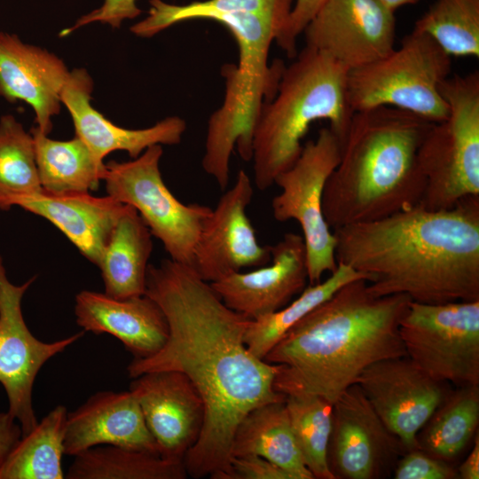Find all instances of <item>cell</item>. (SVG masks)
Returning a JSON list of instances; mask_svg holds the SVG:
<instances>
[{
	"instance_id": "ac0fdd59",
	"label": "cell",
	"mask_w": 479,
	"mask_h": 479,
	"mask_svg": "<svg viewBox=\"0 0 479 479\" xmlns=\"http://www.w3.org/2000/svg\"><path fill=\"white\" fill-rule=\"evenodd\" d=\"M269 263L232 273L210 283L224 303L251 320L277 311L299 294L308 282L302 236L287 232L271 246Z\"/></svg>"
},
{
	"instance_id": "603a6c76",
	"label": "cell",
	"mask_w": 479,
	"mask_h": 479,
	"mask_svg": "<svg viewBox=\"0 0 479 479\" xmlns=\"http://www.w3.org/2000/svg\"><path fill=\"white\" fill-rule=\"evenodd\" d=\"M14 206L51 222L87 260L98 266L127 204L110 195L97 197L90 192L56 194L43 191L16 200Z\"/></svg>"
},
{
	"instance_id": "d4e9b609",
	"label": "cell",
	"mask_w": 479,
	"mask_h": 479,
	"mask_svg": "<svg viewBox=\"0 0 479 479\" xmlns=\"http://www.w3.org/2000/svg\"><path fill=\"white\" fill-rule=\"evenodd\" d=\"M285 400L255 407L241 420L231 456L258 455L280 467L292 479H314L302 459Z\"/></svg>"
},
{
	"instance_id": "f35d334b",
	"label": "cell",
	"mask_w": 479,
	"mask_h": 479,
	"mask_svg": "<svg viewBox=\"0 0 479 479\" xmlns=\"http://www.w3.org/2000/svg\"><path fill=\"white\" fill-rule=\"evenodd\" d=\"M21 436L18 420L8 411L0 412V470Z\"/></svg>"
},
{
	"instance_id": "836d02e7",
	"label": "cell",
	"mask_w": 479,
	"mask_h": 479,
	"mask_svg": "<svg viewBox=\"0 0 479 479\" xmlns=\"http://www.w3.org/2000/svg\"><path fill=\"white\" fill-rule=\"evenodd\" d=\"M450 57H479V0H436L413 29Z\"/></svg>"
},
{
	"instance_id": "7c38bea8",
	"label": "cell",
	"mask_w": 479,
	"mask_h": 479,
	"mask_svg": "<svg viewBox=\"0 0 479 479\" xmlns=\"http://www.w3.org/2000/svg\"><path fill=\"white\" fill-rule=\"evenodd\" d=\"M35 276L21 285L12 283L0 255V384L8 399V412L18 420L22 436L38 423L33 407V388L43 365L81 339L80 331L51 342L37 339L28 329L22 298Z\"/></svg>"
},
{
	"instance_id": "4fadbf2b",
	"label": "cell",
	"mask_w": 479,
	"mask_h": 479,
	"mask_svg": "<svg viewBox=\"0 0 479 479\" xmlns=\"http://www.w3.org/2000/svg\"><path fill=\"white\" fill-rule=\"evenodd\" d=\"M407 451L357 383L333 404L327 463L334 479L392 477L397 461Z\"/></svg>"
},
{
	"instance_id": "83f0119b",
	"label": "cell",
	"mask_w": 479,
	"mask_h": 479,
	"mask_svg": "<svg viewBox=\"0 0 479 479\" xmlns=\"http://www.w3.org/2000/svg\"><path fill=\"white\" fill-rule=\"evenodd\" d=\"M184 462L161 455L116 445L102 444L76 456L67 479H185Z\"/></svg>"
},
{
	"instance_id": "4316f807",
	"label": "cell",
	"mask_w": 479,
	"mask_h": 479,
	"mask_svg": "<svg viewBox=\"0 0 479 479\" xmlns=\"http://www.w3.org/2000/svg\"><path fill=\"white\" fill-rule=\"evenodd\" d=\"M479 385L452 389L417 435L418 448L453 463L478 432Z\"/></svg>"
},
{
	"instance_id": "ab89813d",
	"label": "cell",
	"mask_w": 479,
	"mask_h": 479,
	"mask_svg": "<svg viewBox=\"0 0 479 479\" xmlns=\"http://www.w3.org/2000/svg\"><path fill=\"white\" fill-rule=\"evenodd\" d=\"M459 479L479 478V434L473 439V446L465 459L457 467Z\"/></svg>"
},
{
	"instance_id": "277c9868",
	"label": "cell",
	"mask_w": 479,
	"mask_h": 479,
	"mask_svg": "<svg viewBox=\"0 0 479 479\" xmlns=\"http://www.w3.org/2000/svg\"><path fill=\"white\" fill-rule=\"evenodd\" d=\"M432 123L392 106L354 112L323 192V214L332 231L420 203L426 182L417 153Z\"/></svg>"
},
{
	"instance_id": "e575fe53",
	"label": "cell",
	"mask_w": 479,
	"mask_h": 479,
	"mask_svg": "<svg viewBox=\"0 0 479 479\" xmlns=\"http://www.w3.org/2000/svg\"><path fill=\"white\" fill-rule=\"evenodd\" d=\"M394 479H459L453 463L434 457L420 448L408 450L397 461Z\"/></svg>"
},
{
	"instance_id": "ffe728a7",
	"label": "cell",
	"mask_w": 479,
	"mask_h": 479,
	"mask_svg": "<svg viewBox=\"0 0 479 479\" xmlns=\"http://www.w3.org/2000/svg\"><path fill=\"white\" fill-rule=\"evenodd\" d=\"M70 71L55 54L0 32V97L28 104L37 128L48 135L51 117L60 111L61 94Z\"/></svg>"
},
{
	"instance_id": "cb8c5ba5",
	"label": "cell",
	"mask_w": 479,
	"mask_h": 479,
	"mask_svg": "<svg viewBox=\"0 0 479 479\" xmlns=\"http://www.w3.org/2000/svg\"><path fill=\"white\" fill-rule=\"evenodd\" d=\"M153 234L137 211L127 205L115 224L98 267L105 292L119 299L145 294Z\"/></svg>"
},
{
	"instance_id": "d6986e66",
	"label": "cell",
	"mask_w": 479,
	"mask_h": 479,
	"mask_svg": "<svg viewBox=\"0 0 479 479\" xmlns=\"http://www.w3.org/2000/svg\"><path fill=\"white\" fill-rule=\"evenodd\" d=\"M93 81L84 68L70 71L61 94V103L67 108L75 130L100 163L114 151H125L135 159L154 145H177L186 129L178 116L167 117L154 125L139 130L118 126L106 119L90 104Z\"/></svg>"
},
{
	"instance_id": "e0dca14e",
	"label": "cell",
	"mask_w": 479,
	"mask_h": 479,
	"mask_svg": "<svg viewBox=\"0 0 479 479\" xmlns=\"http://www.w3.org/2000/svg\"><path fill=\"white\" fill-rule=\"evenodd\" d=\"M160 455L184 462L198 441L205 417L199 392L183 373L171 370L142 373L130 384Z\"/></svg>"
},
{
	"instance_id": "3957f363",
	"label": "cell",
	"mask_w": 479,
	"mask_h": 479,
	"mask_svg": "<svg viewBox=\"0 0 479 479\" xmlns=\"http://www.w3.org/2000/svg\"><path fill=\"white\" fill-rule=\"evenodd\" d=\"M411 301L405 294L375 296L364 279L345 284L264 357L279 365L275 389L285 396L317 395L334 404L373 363L406 356L399 323Z\"/></svg>"
},
{
	"instance_id": "52a82bcc",
	"label": "cell",
	"mask_w": 479,
	"mask_h": 479,
	"mask_svg": "<svg viewBox=\"0 0 479 479\" xmlns=\"http://www.w3.org/2000/svg\"><path fill=\"white\" fill-rule=\"evenodd\" d=\"M440 91L448 116L431 124L417 153L426 182L419 205L428 210L479 196V72L449 76Z\"/></svg>"
},
{
	"instance_id": "9a60e30c",
	"label": "cell",
	"mask_w": 479,
	"mask_h": 479,
	"mask_svg": "<svg viewBox=\"0 0 479 479\" xmlns=\"http://www.w3.org/2000/svg\"><path fill=\"white\" fill-rule=\"evenodd\" d=\"M302 33L306 46L327 54L349 71L395 48L396 19L378 0H326Z\"/></svg>"
},
{
	"instance_id": "60d3db41",
	"label": "cell",
	"mask_w": 479,
	"mask_h": 479,
	"mask_svg": "<svg viewBox=\"0 0 479 479\" xmlns=\"http://www.w3.org/2000/svg\"><path fill=\"white\" fill-rule=\"evenodd\" d=\"M381 4L386 6L388 9L395 12L397 8L407 5L413 4L419 2L420 0H378Z\"/></svg>"
},
{
	"instance_id": "d6a6232c",
	"label": "cell",
	"mask_w": 479,
	"mask_h": 479,
	"mask_svg": "<svg viewBox=\"0 0 479 479\" xmlns=\"http://www.w3.org/2000/svg\"><path fill=\"white\" fill-rule=\"evenodd\" d=\"M293 433L305 467L314 479H334L327 463L333 404L309 394L286 396Z\"/></svg>"
},
{
	"instance_id": "30bf717a",
	"label": "cell",
	"mask_w": 479,
	"mask_h": 479,
	"mask_svg": "<svg viewBox=\"0 0 479 479\" xmlns=\"http://www.w3.org/2000/svg\"><path fill=\"white\" fill-rule=\"evenodd\" d=\"M406 356L431 378L479 385V300L411 301L399 323Z\"/></svg>"
},
{
	"instance_id": "ba28073f",
	"label": "cell",
	"mask_w": 479,
	"mask_h": 479,
	"mask_svg": "<svg viewBox=\"0 0 479 479\" xmlns=\"http://www.w3.org/2000/svg\"><path fill=\"white\" fill-rule=\"evenodd\" d=\"M451 67V57L431 37L412 30L385 57L348 71L349 105L353 112L392 106L439 122L449 114L440 85Z\"/></svg>"
},
{
	"instance_id": "5b68a950",
	"label": "cell",
	"mask_w": 479,
	"mask_h": 479,
	"mask_svg": "<svg viewBox=\"0 0 479 479\" xmlns=\"http://www.w3.org/2000/svg\"><path fill=\"white\" fill-rule=\"evenodd\" d=\"M348 70L326 53L306 46L282 74L274 98L264 103L252 139L254 185L264 191L299 157L310 126L327 120L343 143L352 115Z\"/></svg>"
},
{
	"instance_id": "74e56055",
	"label": "cell",
	"mask_w": 479,
	"mask_h": 479,
	"mask_svg": "<svg viewBox=\"0 0 479 479\" xmlns=\"http://www.w3.org/2000/svg\"><path fill=\"white\" fill-rule=\"evenodd\" d=\"M140 12L135 0H107L102 9L81 19L77 26L99 20L110 23L113 27H119L122 20L135 18Z\"/></svg>"
},
{
	"instance_id": "8992f818",
	"label": "cell",
	"mask_w": 479,
	"mask_h": 479,
	"mask_svg": "<svg viewBox=\"0 0 479 479\" xmlns=\"http://www.w3.org/2000/svg\"><path fill=\"white\" fill-rule=\"evenodd\" d=\"M209 20L226 27L234 37L239 59L225 65V94L208 122L203 170L224 190L229 183L230 159L237 148L242 160L251 161L253 133L264 103L271 100L285 69L284 63L268 57L281 26L272 20L246 13L217 14Z\"/></svg>"
},
{
	"instance_id": "7402d4cb",
	"label": "cell",
	"mask_w": 479,
	"mask_h": 479,
	"mask_svg": "<svg viewBox=\"0 0 479 479\" xmlns=\"http://www.w3.org/2000/svg\"><path fill=\"white\" fill-rule=\"evenodd\" d=\"M75 315L83 331L113 335L134 358L154 355L169 334L163 311L146 294L119 299L82 290L75 298Z\"/></svg>"
},
{
	"instance_id": "f1b7e54d",
	"label": "cell",
	"mask_w": 479,
	"mask_h": 479,
	"mask_svg": "<svg viewBox=\"0 0 479 479\" xmlns=\"http://www.w3.org/2000/svg\"><path fill=\"white\" fill-rule=\"evenodd\" d=\"M67 411L59 404L22 436L0 470V479H63Z\"/></svg>"
},
{
	"instance_id": "f546056e",
	"label": "cell",
	"mask_w": 479,
	"mask_h": 479,
	"mask_svg": "<svg viewBox=\"0 0 479 479\" xmlns=\"http://www.w3.org/2000/svg\"><path fill=\"white\" fill-rule=\"evenodd\" d=\"M359 279L366 280L363 274L338 263L326 279L306 287L297 298L280 310L251 320L245 333L247 349L263 359L294 325L329 299L342 286Z\"/></svg>"
},
{
	"instance_id": "2e32d148",
	"label": "cell",
	"mask_w": 479,
	"mask_h": 479,
	"mask_svg": "<svg viewBox=\"0 0 479 479\" xmlns=\"http://www.w3.org/2000/svg\"><path fill=\"white\" fill-rule=\"evenodd\" d=\"M253 182L240 169L233 185L217 201L196 243L192 267L212 283L246 268L271 261V246H262L247 215Z\"/></svg>"
},
{
	"instance_id": "44dd1931",
	"label": "cell",
	"mask_w": 479,
	"mask_h": 479,
	"mask_svg": "<svg viewBox=\"0 0 479 479\" xmlns=\"http://www.w3.org/2000/svg\"><path fill=\"white\" fill-rule=\"evenodd\" d=\"M110 444L159 454L138 402L131 391H98L67 412L64 437L66 455Z\"/></svg>"
},
{
	"instance_id": "8d00e7d4",
	"label": "cell",
	"mask_w": 479,
	"mask_h": 479,
	"mask_svg": "<svg viewBox=\"0 0 479 479\" xmlns=\"http://www.w3.org/2000/svg\"><path fill=\"white\" fill-rule=\"evenodd\" d=\"M217 479H292L290 475L273 462L258 455L231 458L228 469Z\"/></svg>"
},
{
	"instance_id": "484cf974",
	"label": "cell",
	"mask_w": 479,
	"mask_h": 479,
	"mask_svg": "<svg viewBox=\"0 0 479 479\" xmlns=\"http://www.w3.org/2000/svg\"><path fill=\"white\" fill-rule=\"evenodd\" d=\"M30 133L44 192L60 194L98 190L106 164L97 161L82 139L76 136L69 140L51 139L37 127Z\"/></svg>"
},
{
	"instance_id": "d590c367",
	"label": "cell",
	"mask_w": 479,
	"mask_h": 479,
	"mask_svg": "<svg viewBox=\"0 0 479 479\" xmlns=\"http://www.w3.org/2000/svg\"><path fill=\"white\" fill-rule=\"evenodd\" d=\"M326 0H294L293 8L279 35L277 44L285 51L288 58L297 55V37L315 16Z\"/></svg>"
},
{
	"instance_id": "5bb4252c",
	"label": "cell",
	"mask_w": 479,
	"mask_h": 479,
	"mask_svg": "<svg viewBox=\"0 0 479 479\" xmlns=\"http://www.w3.org/2000/svg\"><path fill=\"white\" fill-rule=\"evenodd\" d=\"M357 384L407 450L418 448L419 431L453 389L428 376L407 356L373 363Z\"/></svg>"
},
{
	"instance_id": "4dcf8cb0",
	"label": "cell",
	"mask_w": 479,
	"mask_h": 479,
	"mask_svg": "<svg viewBox=\"0 0 479 479\" xmlns=\"http://www.w3.org/2000/svg\"><path fill=\"white\" fill-rule=\"evenodd\" d=\"M294 1L205 0L177 5L162 0H150L148 16L133 25L130 31L140 37H152L182 21L209 20L214 15L233 13L255 14L269 18L279 24L282 30L293 8Z\"/></svg>"
},
{
	"instance_id": "1f68e13d",
	"label": "cell",
	"mask_w": 479,
	"mask_h": 479,
	"mask_svg": "<svg viewBox=\"0 0 479 479\" xmlns=\"http://www.w3.org/2000/svg\"><path fill=\"white\" fill-rule=\"evenodd\" d=\"M33 137L11 114L0 118V210L42 192Z\"/></svg>"
},
{
	"instance_id": "9c48e42d",
	"label": "cell",
	"mask_w": 479,
	"mask_h": 479,
	"mask_svg": "<svg viewBox=\"0 0 479 479\" xmlns=\"http://www.w3.org/2000/svg\"><path fill=\"white\" fill-rule=\"evenodd\" d=\"M161 145L145 149L129 161L106 164L107 195L133 207L175 262L192 265L200 234L212 208L184 203L169 189L160 170Z\"/></svg>"
},
{
	"instance_id": "7a4b0ae2",
	"label": "cell",
	"mask_w": 479,
	"mask_h": 479,
	"mask_svg": "<svg viewBox=\"0 0 479 479\" xmlns=\"http://www.w3.org/2000/svg\"><path fill=\"white\" fill-rule=\"evenodd\" d=\"M335 259L363 274L375 296L479 300V196L449 209L420 205L333 231Z\"/></svg>"
},
{
	"instance_id": "8fae6325",
	"label": "cell",
	"mask_w": 479,
	"mask_h": 479,
	"mask_svg": "<svg viewBox=\"0 0 479 479\" xmlns=\"http://www.w3.org/2000/svg\"><path fill=\"white\" fill-rule=\"evenodd\" d=\"M342 142L329 127L322 128L315 140H310L294 163L281 172L274 184L280 192L271 200L275 220L296 221L302 230L306 248L308 282L321 281L333 272L335 238L326 222L322 200L326 183L339 163Z\"/></svg>"
},
{
	"instance_id": "6da1fadb",
	"label": "cell",
	"mask_w": 479,
	"mask_h": 479,
	"mask_svg": "<svg viewBox=\"0 0 479 479\" xmlns=\"http://www.w3.org/2000/svg\"><path fill=\"white\" fill-rule=\"evenodd\" d=\"M145 294L163 311L169 334L154 355L133 358L128 374L171 370L188 377L202 398L205 417L184 464L192 478L217 479L228 469L241 420L255 407L286 399L274 388L279 365L249 351L245 333L251 319L227 307L192 266L170 258L149 264Z\"/></svg>"
}]
</instances>
